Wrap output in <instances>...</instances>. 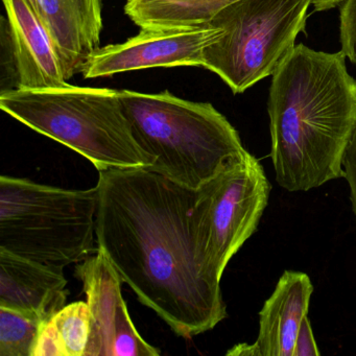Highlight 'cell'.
<instances>
[{
    "instance_id": "cell-21",
    "label": "cell",
    "mask_w": 356,
    "mask_h": 356,
    "mask_svg": "<svg viewBox=\"0 0 356 356\" xmlns=\"http://www.w3.org/2000/svg\"><path fill=\"white\" fill-rule=\"evenodd\" d=\"M345 0H312V5L316 12L328 11L341 6Z\"/></svg>"
},
{
    "instance_id": "cell-3",
    "label": "cell",
    "mask_w": 356,
    "mask_h": 356,
    "mask_svg": "<svg viewBox=\"0 0 356 356\" xmlns=\"http://www.w3.org/2000/svg\"><path fill=\"white\" fill-rule=\"evenodd\" d=\"M135 138L155 158L147 168L197 191L247 152L236 129L210 103L168 90H118Z\"/></svg>"
},
{
    "instance_id": "cell-13",
    "label": "cell",
    "mask_w": 356,
    "mask_h": 356,
    "mask_svg": "<svg viewBox=\"0 0 356 356\" xmlns=\"http://www.w3.org/2000/svg\"><path fill=\"white\" fill-rule=\"evenodd\" d=\"M51 37L66 80L101 47L102 0H29Z\"/></svg>"
},
{
    "instance_id": "cell-2",
    "label": "cell",
    "mask_w": 356,
    "mask_h": 356,
    "mask_svg": "<svg viewBox=\"0 0 356 356\" xmlns=\"http://www.w3.org/2000/svg\"><path fill=\"white\" fill-rule=\"evenodd\" d=\"M343 51L298 44L273 74L268 95L270 159L285 191H308L343 178L356 129V80Z\"/></svg>"
},
{
    "instance_id": "cell-6",
    "label": "cell",
    "mask_w": 356,
    "mask_h": 356,
    "mask_svg": "<svg viewBox=\"0 0 356 356\" xmlns=\"http://www.w3.org/2000/svg\"><path fill=\"white\" fill-rule=\"evenodd\" d=\"M312 0H237L210 26L222 34L204 51L203 68L218 74L234 95L273 76L305 32Z\"/></svg>"
},
{
    "instance_id": "cell-16",
    "label": "cell",
    "mask_w": 356,
    "mask_h": 356,
    "mask_svg": "<svg viewBox=\"0 0 356 356\" xmlns=\"http://www.w3.org/2000/svg\"><path fill=\"white\" fill-rule=\"evenodd\" d=\"M41 322L0 306V356H32Z\"/></svg>"
},
{
    "instance_id": "cell-4",
    "label": "cell",
    "mask_w": 356,
    "mask_h": 356,
    "mask_svg": "<svg viewBox=\"0 0 356 356\" xmlns=\"http://www.w3.org/2000/svg\"><path fill=\"white\" fill-rule=\"evenodd\" d=\"M0 108L22 124L88 159L99 172L149 168L155 163L137 143L118 90L70 85L7 89Z\"/></svg>"
},
{
    "instance_id": "cell-18",
    "label": "cell",
    "mask_w": 356,
    "mask_h": 356,
    "mask_svg": "<svg viewBox=\"0 0 356 356\" xmlns=\"http://www.w3.org/2000/svg\"><path fill=\"white\" fill-rule=\"evenodd\" d=\"M32 356H65L51 318L41 323Z\"/></svg>"
},
{
    "instance_id": "cell-15",
    "label": "cell",
    "mask_w": 356,
    "mask_h": 356,
    "mask_svg": "<svg viewBox=\"0 0 356 356\" xmlns=\"http://www.w3.org/2000/svg\"><path fill=\"white\" fill-rule=\"evenodd\" d=\"M51 320L65 356H86L92 333V314L87 302L64 306Z\"/></svg>"
},
{
    "instance_id": "cell-10",
    "label": "cell",
    "mask_w": 356,
    "mask_h": 356,
    "mask_svg": "<svg viewBox=\"0 0 356 356\" xmlns=\"http://www.w3.org/2000/svg\"><path fill=\"white\" fill-rule=\"evenodd\" d=\"M15 89L57 88L67 84L47 28L29 0H3Z\"/></svg>"
},
{
    "instance_id": "cell-7",
    "label": "cell",
    "mask_w": 356,
    "mask_h": 356,
    "mask_svg": "<svg viewBox=\"0 0 356 356\" xmlns=\"http://www.w3.org/2000/svg\"><path fill=\"white\" fill-rule=\"evenodd\" d=\"M208 200L209 250L220 276L256 232L270 185L259 160L245 152L201 187Z\"/></svg>"
},
{
    "instance_id": "cell-11",
    "label": "cell",
    "mask_w": 356,
    "mask_h": 356,
    "mask_svg": "<svg viewBox=\"0 0 356 356\" xmlns=\"http://www.w3.org/2000/svg\"><path fill=\"white\" fill-rule=\"evenodd\" d=\"M314 285L305 273L285 270L259 312V333L253 343H238L228 356H293L302 321L307 316Z\"/></svg>"
},
{
    "instance_id": "cell-20",
    "label": "cell",
    "mask_w": 356,
    "mask_h": 356,
    "mask_svg": "<svg viewBox=\"0 0 356 356\" xmlns=\"http://www.w3.org/2000/svg\"><path fill=\"white\" fill-rule=\"evenodd\" d=\"M318 355H321V352L318 351L316 339H314L312 324H310L309 318L305 316L303 321H302L299 332H298L297 339H296L293 356Z\"/></svg>"
},
{
    "instance_id": "cell-9",
    "label": "cell",
    "mask_w": 356,
    "mask_h": 356,
    "mask_svg": "<svg viewBox=\"0 0 356 356\" xmlns=\"http://www.w3.org/2000/svg\"><path fill=\"white\" fill-rule=\"evenodd\" d=\"M92 314L86 356H158L135 328L122 295V279L103 252L76 268Z\"/></svg>"
},
{
    "instance_id": "cell-14",
    "label": "cell",
    "mask_w": 356,
    "mask_h": 356,
    "mask_svg": "<svg viewBox=\"0 0 356 356\" xmlns=\"http://www.w3.org/2000/svg\"><path fill=\"white\" fill-rule=\"evenodd\" d=\"M237 0H126L124 14L145 30H188L207 26Z\"/></svg>"
},
{
    "instance_id": "cell-12",
    "label": "cell",
    "mask_w": 356,
    "mask_h": 356,
    "mask_svg": "<svg viewBox=\"0 0 356 356\" xmlns=\"http://www.w3.org/2000/svg\"><path fill=\"white\" fill-rule=\"evenodd\" d=\"M67 283L63 268L0 249V306L47 322L66 305Z\"/></svg>"
},
{
    "instance_id": "cell-17",
    "label": "cell",
    "mask_w": 356,
    "mask_h": 356,
    "mask_svg": "<svg viewBox=\"0 0 356 356\" xmlns=\"http://www.w3.org/2000/svg\"><path fill=\"white\" fill-rule=\"evenodd\" d=\"M341 51L356 66V0H345L339 14Z\"/></svg>"
},
{
    "instance_id": "cell-8",
    "label": "cell",
    "mask_w": 356,
    "mask_h": 356,
    "mask_svg": "<svg viewBox=\"0 0 356 356\" xmlns=\"http://www.w3.org/2000/svg\"><path fill=\"white\" fill-rule=\"evenodd\" d=\"M222 32L210 24L188 30L140 29L136 36L124 42L95 49L80 74L85 80H92L149 68L203 67L204 51Z\"/></svg>"
},
{
    "instance_id": "cell-19",
    "label": "cell",
    "mask_w": 356,
    "mask_h": 356,
    "mask_svg": "<svg viewBox=\"0 0 356 356\" xmlns=\"http://www.w3.org/2000/svg\"><path fill=\"white\" fill-rule=\"evenodd\" d=\"M343 178L347 180L350 188V201L352 204V210L356 218V129L353 136L346 149L343 161Z\"/></svg>"
},
{
    "instance_id": "cell-1",
    "label": "cell",
    "mask_w": 356,
    "mask_h": 356,
    "mask_svg": "<svg viewBox=\"0 0 356 356\" xmlns=\"http://www.w3.org/2000/svg\"><path fill=\"white\" fill-rule=\"evenodd\" d=\"M97 188V250L137 299L186 339L225 320L203 189L147 168L101 170Z\"/></svg>"
},
{
    "instance_id": "cell-5",
    "label": "cell",
    "mask_w": 356,
    "mask_h": 356,
    "mask_svg": "<svg viewBox=\"0 0 356 356\" xmlns=\"http://www.w3.org/2000/svg\"><path fill=\"white\" fill-rule=\"evenodd\" d=\"M97 186L72 191L0 178V249L65 268L84 261L97 241Z\"/></svg>"
}]
</instances>
